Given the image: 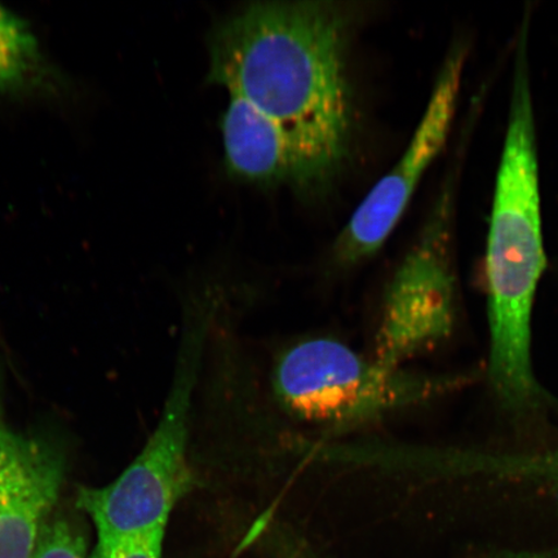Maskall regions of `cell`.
Returning a JSON list of instances; mask_svg holds the SVG:
<instances>
[{
  "instance_id": "cell-2",
  "label": "cell",
  "mask_w": 558,
  "mask_h": 558,
  "mask_svg": "<svg viewBox=\"0 0 558 558\" xmlns=\"http://www.w3.org/2000/svg\"><path fill=\"white\" fill-rule=\"evenodd\" d=\"M529 35L521 31L515 39L507 131L486 244L490 378L499 399L514 409L526 408L539 396L530 359V324L547 267Z\"/></svg>"
},
{
  "instance_id": "cell-3",
  "label": "cell",
  "mask_w": 558,
  "mask_h": 558,
  "mask_svg": "<svg viewBox=\"0 0 558 558\" xmlns=\"http://www.w3.org/2000/svg\"><path fill=\"white\" fill-rule=\"evenodd\" d=\"M208 325L209 314L204 312L187 329L163 414L143 451L114 483L80 488L76 505L93 520L97 542L166 535L174 507L191 492L187 441Z\"/></svg>"
},
{
  "instance_id": "cell-10",
  "label": "cell",
  "mask_w": 558,
  "mask_h": 558,
  "mask_svg": "<svg viewBox=\"0 0 558 558\" xmlns=\"http://www.w3.org/2000/svg\"><path fill=\"white\" fill-rule=\"evenodd\" d=\"M477 477L539 486L558 498V448L546 451H480L473 460Z\"/></svg>"
},
{
  "instance_id": "cell-14",
  "label": "cell",
  "mask_w": 558,
  "mask_h": 558,
  "mask_svg": "<svg viewBox=\"0 0 558 558\" xmlns=\"http://www.w3.org/2000/svg\"><path fill=\"white\" fill-rule=\"evenodd\" d=\"M284 558H316L313 557L310 553H306L303 548L292 547L288 550Z\"/></svg>"
},
{
  "instance_id": "cell-5",
  "label": "cell",
  "mask_w": 558,
  "mask_h": 558,
  "mask_svg": "<svg viewBox=\"0 0 558 558\" xmlns=\"http://www.w3.org/2000/svg\"><path fill=\"white\" fill-rule=\"evenodd\" d=\"M459 166L453 162L446 173L414 246L390 282L375 357L389 368H400L451 330Z\"/></svg>"
},
{
  "instance_id": "cell-4",
  "label": "cell",
  "mask_w": 558,
  "mask_h": 558,
  "mask_svg": "<svg viewBox=\"0 0 558 558\" xmlns=\"http://www.w3.org/2000/svg\"><path fill=\"white\" fill-rule=\"evenodd\" d=\"M275 395L292 416L320 427H360L427 399L444 384L368 361L333 339H311L281 355Z\"/></svg>"
},
{
  "instance_id": "cell-6",
  "label": "cell",
  "mask_w": 558,
  "mask_h": 558,
  "mask_svg": "<svg viewBox=\"0 0 558 558\" xmlns=\"http://www.w3.org/2000/svg\"><path fill=\"white\" fill-rule=\"evenodd\" d=\"M469 47L457 41L446 54L427 108L404 149L388 173L373 186L333 244V257L353 265L383 247L399 226L411 198L430 166L448 144L456 121Z\"/></svg>"
},
{
  "instance_id": "cell-9",
  "label": "cell",
  "mask_w": 558,
  "mask_h": 558,
  "mask_svg": "<svg viewBox=\"0 0 558 558\" xmlns=\"http://www.w3.org/2000/svg\"><path fill=\"white\" fill-rule=\"evenodd\" d=\"M44 66L29 24L0 5V94H15L37 82Z\"/></svg>"
},
{
  "instance_id": "cell-15",
  "label": "cell",
  "mask_w": 558,
  "mask_h": 558,
  "mask_svg": "<svg viewBox=\"0 0 558 558\" xmlns=\"http://www.w3.org/2000/svg\"><path fill=\"white\" fill-rule=\"evenodd\" d=\"M519 558H558V555H550V556H535V557H519Z\"/></svg>"
},
{
  "instance_id": "cell-8",
  "label": "cell",
  "mask_w": 558,
  "mask_h": 558,
  "mask_svg": "<svg viewBox=\"0 0 558 558\" xmlns=\"http://www.w3.org/2000/svg\"><path fill=\"white\" fill-rule=\"evenodd\" d=\"M227 170L259 185L314 190L295 146L279 125L241 97L230 96L220 122Z\"/></svg>"
},
{
  "instance_id": "cell-11",
  "label": "cell",
  "mask_w": 558,
  "mask_h": 558,
  "mask_svg": "<svg viewBox=\"0 0 558 558\" xmlns=\"http://www.w3.org/2000/svg\"><path fill=\"white\" fill-rule=\"evenodd\" d=\"M33 558H87L85 535L73 521L62 515L48 519Z\"/></svg>"
},
{
  "instance_id": "cell-7",
  "label": "cell",
  "mask_w": 558,
  "mask_h": 558,
  "mask_svg": "<svg viewBox=\"0 0 558 558\" xmlns=\"http://www.w3.org/2000/svg\"><path fill=\"white\" fill-rule=\"evenodd\" d=\"M64 480L52 445L17 437L0 462V558H33Z\"/></svg>"
},
{
  "instance_id": "cell-13",
  "label": "cell",
  "mask_w": 558,
  "mask_h": 558,
  "mask_svg": "<svg viewBox=\"0 0 558 558\" xmlns=\"http://www.w3.org/2000/svg\"><path fill=\"white\" fill-rule=\"evenodd\" d=\"M19 436L11 434L5 424L0 421V462L5 458L7 453L10 452L12 446L15 445Z\"/></svg>"
},
{
  "instance_id": "cell-1",
  "label": "cell",
  "mask_w": 558,
  "mask_h": 558,
  "mask_svg": "<svg viewBox=\"0 0 558 558\" xmlns=\"http://www.w3.org/2000/svg\"><path fill=\"white\" fill-rule=\"evenodd\" d=\"M351 23L352 11L341 3L265 0L230 13L208 39V81L286 132L314 190L331 180L348 155Z\"/></svg>"
},
{
  "instance_id": "cell-12",
  "label": "cell",
  "mask_w": 558,
  "mask_h": 558,
  "mask_svg": "<svg viewBox=\"0 0 558 558\" xmlns=\"http://www.w3.org/2000/svg\"><path fill=\"white\" fill-rule=\"evenodd\" d=\"M165 535L122 542H97L89 558H162Z\"/></svg>"
}]
</instances>
